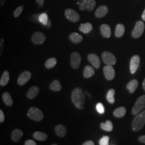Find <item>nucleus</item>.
I'll list each match as a JSON object with an SVG mask.
<instances>
[{
  "label": "nucleus",
  "instance_id": "41",
  "mask_svg": "<svg viewBox=\"0 0 145 145\" xmlns=\"http://www.w3.org/2000/svg\"><path fill=\"white\" fill-rule=\"evenodd\" d=\"M78 5H79V9H80L81 10L83 11L86 9L85 7H84V5L83 3H82V2H80V4H79Z\"/></svg>",
  "mask_w": 145,
  "mask_h": 145
},
{
  "label": "nucleus",
  "instance_id": "46",
  "mask_svg": "<svg viewBox=\"0 0 145 145\" xmlns=\"http://www.w3.org/2000/svg\"><path fill=\"white\" fill-rule=\"evenodd\" d=\"M142 87H143L144 90L145 91V78L144 79V81H143V83H142Z\"/></svg>",
  "mask_w": 145,
  "mask_h": 145
},
{
  "label": "nucleus",
  "instance_id": "49",
  "mask_svg": "<svg viewBox=\"0 0 145 145\" xmlns=\"http://www.w3.org/2000/svg\"><path fill=\"white\" fill-rule=\"evenodd\" d=\"M80 1H83V0H80Z\"/></svg>",
  "mask_w": 145,
  "mask_h": 145
},
{
  "label": "nucleus",
  "instance_id": "37",
  "mask_svg": "<svg viewBox=\"0 0 145 145\" xmlns=\"http://www.w3.org/2000/svg\"><path fill=\"white\" fill-rule=\"evenodd\" d=\"M5 119V114L2 110H0V123H2Z\"/></svg>",
  "mask_w": 145,
  "mask_h": 145
},
{
  "label": "nucleus",
  "instance_id": "16",
  "mask_svg": "<svg viewBox=\"0 0 145 145\" xmlns=\"http://www.w3.org/2000/svg\"><path fill=\"white\" fill-rule=\"evenodd\" d=\"M39 92V88L37 86H32L29 89L26 93V96L28 99H35Z\"/></svg>",
  "mask_w": 145,
  "mask_h": 145
},
{
  "label": "nucleus",
  "instance_id": "30",
  "mask_svg": "<svg viewBox=\"0 0 145 145\" xmlns=\"http://www.w3.org/2000/svg\"><path fill=\"white\" fill-rule=\"evenodd\" d=\"M33 137L36 140L42 141H45L47 139V135L44 132L36 131L33 133Z\"/></svg>",
  "mask_w": 145,
  "mask_h": 145
},
{
  "label": "nucleus",
  "instance_id": "22",
  "mask_svg": "<svg viewBox=\"0 0 145 145\" xmlns=\"http://www.w3.org/2000/svg\"><path fill=\"white\" fill-rule=\"evenodd\" d=\"M95 74V71L93 68L90 66H86L83 71V76L86 78H91Z\"/></svg>",
  "mask_w": 145,
  "mask_h": 145
},
{
  "label": "nucleus",
  "instance_id": "21",
  "mask_svg": "<svg viewBox=\"0 0 145 145\" xmlns=\"http://www.w3.org/2000/svg\"><path fill=\"white\" fill-rule=\"evenodd\" d=\"M138 81L137 80H132L130 81L127 84V89L129 90L131 93H133L135 91L137 90V89L138 87Z\"/></svg>",
  "mask_w": 145,
  "mask_h": 145
},
{
  "label": "nucleus",
  "instance_id": "45",
  "mask_svg": "<svg viewBox=\"0 0 145 145\" xmlns=\"http://www.w3.org/2000/svg\"><path fill=\"white\" fill-rule=\"evenodd\" d=\"M142 19L143 20V21H145V9L144 12H143V14H142Z\"/></svg>",
  "mask_w": 145,
  "mask_h": 145
},
{
  "label": "nucleus",
  "instance_id": "43",
  "mask_svg": "<svg viewBox=\"0 0 145 145\" xmlns=\"http://www.w3.org/2000/svg\"><path fill=\"white\" fill-rule=\"evenodd\" d=\"M36 1L37 3L39 4L40 7L42 6L44 3V0H36Z\"/></svg>",
  "mask_w": 145,
  "mask_h": 145
},
{
  "label": "nucleus",
  "instance_id": "3",
  "mask_svg": "<svg viewBox=\"0 0 145 145\" xmlns=\"http://www.w3.org/2000/svg\"><path fill=\"white\" fill-rule=\"evenodd\" d=\"M27 116L29 118L37 121H41L44 117L41 110L36 107H31L29 109L27 112Z\"/></svg>",
  "mask_w": 145,
  "mask_h": 145
},
{
  "label": "nucleus",
  "instance_id": "2",
  "mask_svg": "<svg viewBox=\"0 0 145 145\" xmlns=\"http://www.w3.org/2000/svg\"><path fill=\"white\" fill-rule=\"evenodd\" d=\"M145 125V110L136 115L132 121V129L135 132H139Z\"/></svg>",
  "mask_w": 145,
  "mask_h": 145
},
{
  "label": "nucleus",
  "instance_id": "27",
  "mask_svg": "<svg viewBox=\"0 0 145 145\" xmlns=\"http://www.w3.org/2000/svg\"><path fill=\"white\" fill-rule=\"evenodd\" d=\"M93 29V25L90 23H86L82 24L80 27L79 30L84 33H88Z\"/></svg>",
  "mask_w": 145,
  "mask_h": 145
},
{
  "label": "nucleus",
  "instance_id": "48",
  "mask_svg": "<svg viewBox=\"0 0 145 145\" xmlns=\"http://www.w3.org/2000/svg\"><path fill=\"white\" fill-rule=\"evenodd\" d=\"M52 145H57V144H52Z\"/></svg>",
  "mask_w": 145,
  "mask_h": 145
},
{
  "label": "nucleus",
  "instance_id": "9",
  "mask_svg": "<svg viewBox=\"0 0 145 145\" xmlns=\"http://www.w3.org/2000/svg\"><path fill=\"white\" fill-rule=\"evenodd\" d=\"M46 40L45 35L41 32H35L32 36V42L35 45H40L43 44Z\"/></svg>",
  "mask_w": 145,
  "mask_h": 145
},
{
  "label": "nucleus",
  "instance_id": "24",
  "mask_svg": "<svg viewBox=\"0 0 145 145\" xmlns=\"http://www.w3.org/2000/svg\"><path fill=\"white\" fill-rule=\"evenodd\" d=\"M9 78H10V74H9V72L8 71H5L2 76L1 78V80H0V85L1 86H6L9 81Z\"/></svg>",
  "mask_w": 145,
  "mask_h": 145
},
{
  "label": "nucleus",
  "instance_id": "34",
  "mask_svg": "<svg viewBox=\"0 0 145 145\" xmlns=\"http://www.w3.org/2000/svg\"><path fill=\"white\" fill-rule=\"evenodd\" d=\"M110 138L108 136H103L99 141V145H109Z\"/></svg>",
  "mask_w": 145,
  "mask_h": 145
},
{
  "label": "nucleus",
  "instance_id": "18",
  "mask_svg": "<svg viewBox=\"0 0 145 145\" xmlns=\"http://www.w3.org/2000/svg\"><path fill=\"white\" fill-rule=\"evenodd\" d=\"M23 132L22 130L20 129H15L12 132L11 138L14 142H17L20 141L21 138L23 137Z\"/></svg>",
  "mask_w": 145,
  "mask_h": 145
},
{
  "label": "nucleus",
  "instance_id": "14",
  "mask_svg": "<svg viewBox=\"0 0 145 145\" xmlns=\"http://www.w3.org/2000/svg\"><path fill=\"white\" fill-rule=\"evenodd\" d=\"M108 8L105 5H102L99 7L95 11V15L96 17L101 18L106 15L108 12Z\"/></svg>",
  "mask_w": 145,
  "mask_h": 145
},
{
  "label": "nucleus",
  "instance_id": "19",
  "mask_svg": "<svg viewBox=\"0 0 145 145\" xmlns=\"http://www.w3.org/2000/svg\"><path fill=\"white\" fill-rule=\"evenodd\" d=\"M69 38V40L72 42V43L76 44L81 42H82L83 39V37L81 35L76 32H73L71 34H70Z\"/></svg>",
  "mask_w": 145,
  "mask_h": 145
},
{
  "label": "nucleus",
  "instance_id": "12",
  "mask_svg": "<svg viewBox=\"0 0 145 145\" xmlns=\"http://www.w3.org/2000/svg\"><path fill=\"white\" fill-rule=\"evenodd\" d=\"M31 78V73L29 71H24L20 75L17 82L20 86H23L26 84Z\"/></svg>",
  "mask_w": 145,
  "mask_h": 145
},
{
  "label": "nucleus",
  "instance_id": "44",
  "mask_svg": "<svg viewBox=\"0 0 145 145\" xmlns=\"http://www.w3.org/2000/svg\"><path fill=\"white\" fill-rule=\"evenodd\" d=\"M5 2V0H0V5H1V7L4 5Z\"/></svg>",
  "mask_w": 145,
  "mask_h": 145
},
{
  "label": "nucleus",
  "instance_id": "23",
  "mask_svg": "<svg viewBox=\"0 0 145 145\" xmlns=\"http://www.w3.org/2000/svg\"><path fill=\"white\" fill-rule=\"evenodd\" d=\"M50 88L53 91H59L62 89V86L59 80H55L50 84Z\"/></svg>",
  "mask_w": 145,
  "mask_h": 145
},
{
  "label": "nucleus",
  "instance_id": "11",
  "mask_svg": "<svg viewBox=\"0 0 145 145\" xmlns=\"http://www.w3.org/2000/svg\"><path fill=\"white\" fill-rule=\"evenodd\" d=\"M103 72L105 78L108 81L112 80L115 77V70L112 66L106 65L104 67Z\"/></svg>",
  "mask_w": 145,
  "mask_h": 145
},
{
  "label": "nucleus",
  "instance_id": "6",
  "mask_svg": "<svg viewBox=\"0 0 145 145\" xmlns=\"http://www.w3.org/2000/svg\"><path fill=\"white\" fill-rule=\"evenodd\" d=\"M145 30V24L142 21H138L132 32V36L134 38H138L141 36Z\"/></svg>",
  "mask_w": 145,
  "mask_h": 145
},
{
  "label": "nucleus",
  "instance_id": "5",
  "mask_svg": "<svg viewBox=\"0 0 145 145\" xmlns=\"http://www.w3.org/2000/svg\"><path fill=\"white\" fill-rule=\"evenodd\" d=\"M102 59L106 65L113 66L116 64L117 59L114 55L111 52L105 51L102 54Z\"/></svg>",
  "mask_w": 145,
  "mask_h": 145
},
{
  "label": "nucleus",
  "instance_id": "15",
  "mask_svg": "<svg viewBox=\"0 0 145 145\" xmlns=\"http://www.w3.org/2000/svg\"><path fill=\"white\" fill-rule=\"evenodd\" d=\"M100 30L102 35L105 38H110L111 35V27L108 24H102L100 27Z\"/></svg>",
  "mask_w": 145,
  "mask_h": 145
},
{
  "label": "nucleus",
  "instance_id": "33",
  "mask_svg": "<svg viewBox=\"0 0 145 145\" xmlns=\"http://www.w3.org/2000/svg\"><path fill=\"white\" fill-rule=\"evenodd\" d=\"M38 20L43 25H47L48 23V18L47 15L45 13H42L39 16Z\"/></svg>",
  "mask_w": 145,
  "mask_h": 145
},
{
  "label": "nucleus",
  "instance_id": "35",
  "mask_svg": "<svg viewBox=\"0 0 145 145\" xmlns=\"http://www.w3.org/2000/svg\"><path fill=\"white\" fill-rule=\"evenodd\" d=\"M96 108L99 114H103L105 112V109H104V105L103 104L101 103L97 104Z\"/></svg>",
  "mask_w": 145,
  "mask_h": 145
},
{
  "label": "nucleus",
  "instance_id": "36",
  "mask_svg": "<svg viewBox=\"0 0 145 145\" xmlns=\"http://www.w3.org/2000/svg\"><path fill=\"white\" fill-rule=\"evenodd\" d=\"M23 10V6H20L18 7L15 11H14V16L15 17H18L20 16L21 15V13L22 12V11Z\"/></svg>",
  "mask_w": 145,
  "mask_h": 145
},
{
  "label": "nucleus",
  "instance_id": "8",
  "mask_svg": "<svg viewBox=\"0 0 145 145\" xmlns=\"http://www.w3.org/2000/svg\"><path fill=\"white\" fill-rule=\"evenodd\" d=\"M65 15L67 19L72 22H77L80 18V15L72 9H66L65 12Z\"/></svg>",
  "mask_w": 145,
  "mask_h": 145
},
{
  "label": "nucleus",
  "instance_id": "47",
  "mask_svg": "<svg viewBox=\"0 0 145 145\" xmlns=\"http://www.w3.org/2000/svg\"><path fill=\"white\" fill-rule=\"evenodd\" d=\"M77 4H78V5H79V4H80V2H77Z\"/></svg>",
  "mask_w": 145,
  "mask_h": 145
},
{
  "label": "nucleus",
  "instance_id": "20",
  "mask_svg": "<svg viewBox=\"0 0 145 145\" xmlns=\"http://www.w3.org/2000/svg\"><path fill=\"white\" fill-rule=\"evenodd\" d=\"M81 2L83 3L86 9L89 11L93 10L96 5L95 0H83Z\"/></svg>",
  "mask_w": 145,
  "mask_h": 145
},
{
  "label": "nucleus",
  "instance_id": "32",
  "mask_svg": "<svg viewBox=\"0 0 145 145\" xmlns=\"http://www.w3.org/2000/svg\"><path fill=\"white\" fill-rule=\"evenodd\" d=\"M114 95H115V90L114 89H111L108 91L106 95V99L110 103H114L115 102Z\"/></svg>",
  "mask_w": 145,
  "mask_h": 145
},
{
  "label": "nucleus",
  "instance_id": "39",
  "mask_svg": "<svg viewBox=\"0 0 145 145\" xmlns=\"http://www.w3.org/2000/svg\"><path fill=\"white\" fill-rule=\"evenodd\" d=\"M138 140L139 141V142L145 144V135H141L139 138H138Z\"/></svg>",
  "mask_w": 145,
  "mask_h": 145
},
{
  "label": "nucleus",
  "instance_id": "10",
  "mask_svg": "<svg viewBox=\"0 0 145 145\" xmlns=\"http://www.w3.org/2000/svg\"><path fill=\"white\" fill-rule=\"evenodd\" d=\"M140 57L138 55L133 56L130 60V72L132 74H135L139 67Z\"/></svg>",
  "mask_w": 145,
  "mask_h": 145
},
{
  "label": "nucleus",
  "instance_id": "28",
  "mask_svg": "<svg viewBox=\"0 0 145 145\" xmlns=\"http://www.w3.org/2000/svg\"><path fill=\"white\" fill-rule=\"evenodd\" d=\"M2 99L5 103V105L7 106H11L13 104V101L11 98L10 94L8 92H5L3 93L2 95Z\"/></svg>",
  "mask_w": 145,
  "mask_h": 145
},
{
  "label": "nucleus",
  "instance_id": "25",
  "mask_svg": "<svg viewBox=\"0 0 145 145\" xmlns=\"http://www.w3.org/2000/svg\"><path fill=\"white\" fill-rule=\"evenodd\" d=\"M100 126L102 130L106 132H111L114 128L112 123L109 120H106L105 123H101Z\"/></svg>",
  "mask_w": 145,
  "mask_h": 145
},
{
  "label": "nucleus",
  "instance_id": "17",
  "mask_svg": "<svg viewBox=\"0 0 145 145\" xmlns=\"http://www.w3.org/2000/svg\"><path fill=\"white\" fill-rule=\"evenodd\" d=\"M54 130L57 135L60 137H64L67 135L66 128L63 125H57Z\"/></svg>",
  "mask_w": 145,
  "mask_h": 145
},
{
  "label": "nucleus",
  "instance_id": "29",
  "mask_svg": "<svg viewBox=\"0 0 145 145\" xmlns=\"http://www.w3.org/2000/svg\"><path fill=\"white\" fill-rule=\"evenodd\" d=\"M125 26L122 24H118L116 27L115 36L117 38L123 36L124 34Z\"/></svg>",
  "mask_w": 145,
  "mask_h": 145
},
{
  "label": "nucleus",
  "instance_id": "38",
  "mask_svg": "<svg viewBox=\"0 0 145 145\" xmlns=\"http://www.w3.org/2000/svg\"><path fill=\"white\" fill-rule=\"evenodd\" d=\"M24 145H37V144L33 140H27L25 142Z\"/></svg>",
  "mask_w": 145,
  "mask_h": 145
},
{
  "label": "nucleus",
  "instance_id": "42",
  "mask_svg": "<svg viewBox=\"0 0 145 145\" xmlns=\"http://www.w3.org/2000/svg\"><path fill=\"white\" fill-rule=\"evenodd\" d=\"M3 46H4V40L2 39L1 40V56L2 54V51H3Z\"/></svg>",
  "mask_w": 145,
  "mask_h": 145
},
{
  "label": "nucleus",
  "instance_id": "13",
  "mask_svg": "<svg viewBox=\"0 0 145 145\" xmlns=\"http://www.w3.org/2000/svg\"><path fill=\"white\" fill-rule=\"evenodd\" d=\"M88 59L89 61L92 65L93 67L96 69H99L101 66V61L99 57L94 54L91 53L88 55Z\"/></svg>",
  "mask_w": 145,
  "mask_h": 145
},
{
  "label": "nucleus",
  "instance_id": "7",
  "mask_svg": "<svg viewBox=\"0 0 145 145\" xmlns=\"http://www.w3.org/2000/svg\"><path fill=\"white\" fill-rule=\"evenodd\" d=\"M81 62V57L76 52H72L71 56V65L74 69H77L80 67Z\"/></svg>",
  "mask_w": 145,
  "mask_h": 145
},
{
  "label": "nucleus",
  "instance_id": "31",
  "mask_svg": "<svg viewBox=\"0 0 145 145\" xmlns=\"http://www.w3.org/2000/svg\"><path fill=\"white\" fill-rule=\"evenodd\" d=\"M57 62V60L56 58L51 57V58H49L48 60H47L45 64V66L47 69H51L54 67L56 65Z\"/></svg>",
  "mask_w": 145,
  "mask_h": 145
},
{
  "label": "nucleus",
  "instance_id": "26",
  "mask_svg": "<svg viewBox=\"0 0 145 145\" xmlns=\"http://www.w3.org/2000/svg\"><path fill=\"white\" fill-rule=\"evenodd\" d=\"M126 112V109L123 106H121L116 109L114 112V115L116 118H123Z\"/></svg>",
  "mask_w": 145,
  "mask_h": 145
},
{
  "label": "nucleus",
  "instance_id": "1",
  "mask_svg": "<svg viewBox=\"0 0 145 145\" xmlns=\"http://www.w3.org/2000/svg\"><path fill=\"white\" fill-rule=\"evenodd\" d=\"M71 98L75 106L80 110L84 108L85 97L82 90L79 87L74 88L72 91Z\"/></svg>",
  "mask_w": 145,
  "mask_h": 145
},
{
  "label": "nucleus",
  "instance_id": "4",
  "mask_svg": "<svg viewBox=\"0 0 145 145\" xmlns=\"http://www.w3.org/2000/svg\"><path fill=\"white\" fill-rule=\"evenodd\" d=\"M145 108V95L139 97L137 100L132 110V114L137 115Z\"/></svg>",
  "mask_w": 145,
  "mask_h": 145
},
{
  "label": "nucleus",
  "instance_id": "40",
  "mask_svg": "<svg viewBox=\"0 0 145 145\" xmlns=\"http://www.w3.org/2000/svg\"><path fill=\"white\" fill-rule=\"evenodd\" d=\"M82 145H95V144L93 141L91 140H88L87 141L83 143Z\"/></svg>",
  "mask_w": 145,
  "mask_h": 145
}]
</instances>
